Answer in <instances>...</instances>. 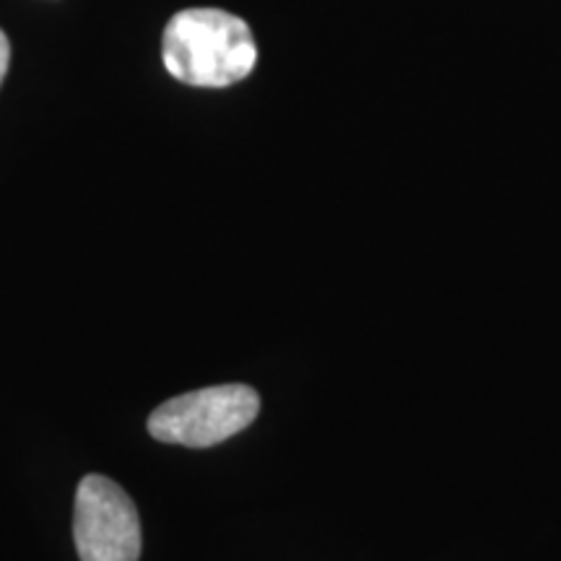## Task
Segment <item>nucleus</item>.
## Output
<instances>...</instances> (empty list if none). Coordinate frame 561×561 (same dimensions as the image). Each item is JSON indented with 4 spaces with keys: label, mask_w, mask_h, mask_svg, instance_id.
I'll use <instances>...</instances> for the list:
<instances>
[{
    "label": "nucleus",
    "mask_w": 561,
    "mask_h": 561,
    "mask_svg": "<svg viewBox=\"0 0 561 561\" xmlns=\"http://www.w3.org/2000/svg\"><path fill=\"white\" fill-rule=\"evenodd\" d=\"M161 60L187 87L224 89L252 73L257 45L240 16L221 9H187L167 24Z\"/></svg>",
    "instance_id": "f257e3e1"
},
{
    "label": "nucleus",
    "mask_w": 561,
    "mask_h": 561,
    "mask_svg": "<svg viewBox=\"0 0 561 561\" xmlns=\"http://www.w3.org/2000/svg\"><path fill=\"white\" fill-rule=\"evenodd\" d=\"M261 413V396L250 385H214L174 396L149 416V434L164 445L203 450L248 430Z\"/></svg>",
    "instance_id": "f03ea898"
},
{
    "label": "nucleus",
    "mask_w": 561,
    "mask_h": 561,
    "mask_svg": "<svg viewBox=\"0 0 561 561\" xmlns=\"http://www.w3.org/2000/svg\"><path fill=\"white\" fill-rule=\"evenodd\" d=\"M73 541L81 561L140 559V517L121 483L100 473L83 476L73 502Z\"/></svg>",
    "instance_id": "7ed1b4c3"
},
{
    "label": "nucleus",
    "mask_w": 561,
    "mask_h": 561,
    "mask_svg": "<svg viewBox=\"0 0 561 561\" xmlns=\"http://www.w3.org/2000/svg\"><path fill=\"white\" fill-rule=\"evenodd\" d=\"M9 66H11V42L3 34V30H0V83H3L5 73H9Z\"/></svg>",
    "instance_id": "20e7f679"
}]
</instances>
